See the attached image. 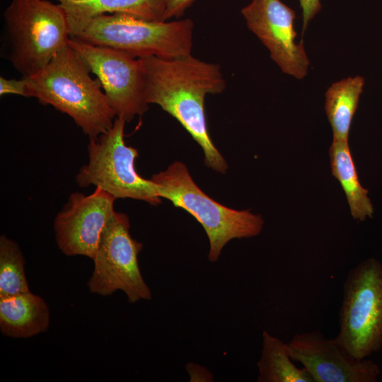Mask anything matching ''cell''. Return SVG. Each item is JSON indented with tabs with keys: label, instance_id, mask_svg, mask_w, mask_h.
Instances as JSON below:
<instances>
[{
	"label": "cell",
	"instance_id": "ffe728a7",
	"mask_svg": "<svg viewBox=\"0 0 382 382\" xmlns=\"http://www.w3.org/2000/svg\"><path fill=\"white\" fill-rule=\"evenodd\" d=\"M302 10L303 25L302 34L303 35L308 23L321 10L320 0H299Z\"/></svg>",
	"mask_w": 382,
	"mask_h": 382
},
{
	"label": "cell",
	"instance_id": "277c9868",
	"mask_svg": "<svg viewBox=\"0 0 382 382\" xmlns=\"http://www.w3.org/2000/svg\"><path fill=\"white\" fill-rule=\"evenodd\" d=\"M193 27L189 18L153 21L125 14H103L90 20L72 37L137 58L173 59L191 54Z\"/></svg>",
	"mask_w": 382,
	"mask_h": 382
},
{
	"label": "cell",
	"instance_id": "ac0fdd59",
	"mask_svg": "<svg viewBox=\"0 0 382 382\" xmlns=\"http://www.w3.org/2000/svg\"><path fill=\"white\" fill-rule=\"evenodd\" d=\"M25 258L16 242L0 236V299L29 291Z\"/></svg>",
	"mask_w": 382,
	"mask_h": 382
},
{
	"label": "cell",
	"instance_id": "e0dca14e",
	"mask_svg": "<svg viewBox=\"0 0 382 382\" xmlns=\"http://www.w3.org/2000/svg\"><path fill=\"white\" fill-rule=\"evenodd\" d=\"M287 344L267 330L262 333L261 357L257 362L259 382H313L308 371L292 361Z\"/></svg>",
	"mask_w": 382,
	"mask_h": 382
},
{
	"label": "cell",
	"instance_id": "5b68a950",
	"mask_svg": "<svg viewBox=\"0 0 382 382\" xmlns=\"http://www.w3.org/2000/svg\"><path fill=\"white\" fill-rule=\"evenodd\" d=\"M4 18L11 42L10 60L23 77L44 68L69 46V23L59 4L11 0Z\"/></svg>",
	"mask_w": 382,
	"mask_h": 382
},
{
	"label": "cell",
	"instance_id": "9c48e42d",
	"mask_svg": "<svg viewBox=\"0 0 382 382\" xmlns=\"http://www.w3.org/2000/svg\"><path fill=\"white\" fill-rule=\"evenodd\" d=\"M69 45L97 76L116 117L132 121L148 110L141 59L113 48L71 37Z\"/></svg>",
	"mask_w": 382,
	"mask_h": 382
},
{
	"label": "cell",
	"instance_id": "6da1fadb",
	"mask_svg": "<svg viewBox=\"0 0 382 382\" xmlns=\"http://www.w3.org/2000/svg\"><path fill=\"white\" fill-rule=\"evenodd\" d=\"M140 59L146 103L159 105L175 118L202 149L206 166L225 173L227 163L210 138L204 114L205 96L219 94L226 88L219 65L191 54Z\"/></svg>",
	"mask_w": 382,
	"mask_h": 382
},
{
	"label": "cell",
	"instance_id": "7c38bea8",
	"mask_svg": "<svg viewBox=\"0 0 382 382\" xmlns=\"http://www.w3.org/2000/svg\"><path fill=\"white\" fill-rule=\"evenodd\" d=\"M293 361L300 362L313 382H375L378 366L370 359H359L335 337L319 331L298 333L287 343Z\"/></svg>",
	"mask_w": 382,
	"mask_h": 382
},
{
	"label": "cell",
	"instance_id": "3957f363",
	"mask_svg": "<svg viewBox=\"0 0 382 382\" xmlns=\"http://www.w3.org/2000/svg\"><path fill=\"white\" fill-rule=\"evenodd\" d=\"M151 180L161 198L185 210L202 226L209 242L210 262L219 259L223 248L231 240L254 237L262 229L264 221L260 215L228 208L207 195L182 162L173 163Z\"/></svg>",
	"mask_w": 382,
	"mask_h": 382
},
{
	"label": "cell",
	"instance_id": "30bf717a",
	"mask_svg": "<svg viewBox=\"0 0 382 382\" xmlns=\"http://www.w3.org/2000/svg\"><path fill=\"white\" fill-rule=\"evenodd\" d=\"M248 29L267 48L281 70L297 79L308 73L303 43L296 42L295 11L280 0H252L241 10Z\"/></svg>",
	"mask_w": 382,
	"mask_h": 382
},
{
	"label": "cell",
	"instance_id": "d6986e66",
	"mask_svg": "<svg viewBox=\"0 0 382 382\" xmlns=\"http://www.w3.org/2000/svg\"><path fill=\"white\" fill-rule=\"evenodd\" d=\"M16 94L24 97H29L28 84L23 77L21 80L7 79L1 76L0 78V95Z\"/></svg>",
	"mask_w": 382,
	"mask_h": 382
},
{
	"label": "cell",
	"instance_id": "2e32d148",
	"mask_svg": "<svg viewBox=\"0 0 382 382\" xmlns=\"http://www.w3.org/2000/svg\"><path fill=\"white\" fill-rule=\"evenodd\" d=\"M362 76H349L332 83L325 92V110L333 139L348 141L354 115L363 91Z\"/></svg>",
	"mask_w": 382,
	"mask_h": 382
},
{
	"label": "cell",
	"instance_id": "8fae6325",
	"mask_svg": "<svg viewBox=\"0 0 382 382\" xmlns=\"http://www.w3.org/2000/svg\"><path fill=\"white\" fill-rule=\"evenodd\" d=\"M112 195L96 187L86 195L73 192L54 220L59 249L67 256L93 259L103 232L115 213Z\"/></svg>",
	"mask_w": 382,
	"mask_h": 382
},
{
	"label": "cell",
	"instance_id": "5bb4252c",
	"mask_svg": "<svg viewBox=\"0 0 382 382\" xmlns=\"http://www.w3.org/2000/svg\"><path fill=\"white\" fill-rule=\"evenodd\" d=\"M49 306L30 291L0 299V330L13 338H29L47 330Z\"/></svg>",
	"mask_w": 382,
	"mask_h": 382
},
{
	"label": "cell",
	"instance_id": "8992f818",
	"mask_svg": "<svg viewBox=\"0 0 382 382\" xmlns=\"http://www.w3.org/2000/svg\"><path fill=\"white\" fill-rule=\"evenodd\" d=\"M335 337L354 357L366 359L382 347V264L361 262L345 279Z\"/></svg>",
	"mask_w": 382,
	"mask_h": 382
},
{
	"label": "cell",
	"instance_id": "9a60e30c",
	"mask_svg": "<svg viewBox=\"0 0 382 382\" xmlns=\"http://www.w3.org/2000/svg\"><path fill=\"white\" fill-rule=\"evenodd\" d=\"M329 155L332 174L345 193L352 216L359 221L371 217L374 207L359 180L348 141L332 139Z\"/></svg>",
	"mask_w": 382,
	"mask_h": 382
},
{
	"label": "cell",
	"instance_id": "ba28073f",
	"mask_svg": "<svg viewBox=\"0 0 382 382\" xmlns=\"http://www.w3.org/2000/svg\"><path fill=\"white\" fill-rule=\"evenodd\" d=\"M129 227L128 216L115 212L103 232L87 285L91 293L102 296L122 291L134 303L151 300L152 294L138 262L143 244L131 236Z\"/></svg>",
	"mask_w": 382,
	"mask_h": 382
},
{
	"label": "cell",
	"instance_id": "44dd1931",
	"mask_svg": "<svg viewBox=\"0 0 382 382\" xmlns=\"http://www.w3.org/2000/svg\"><path fill=\"white\" fill-rule=\"evenodd\" d=\"M195 0H166L164 21L181 17Z\"/></svg>",
	"mask_w": 382,
	"mask_h": 382
},
{
	"label": "cell",
	"instance_id": "7a4b0ae2",
	"mask_svg": "<svg viewBox=\"0 0 382 382\" xmlns=\"http://www.w3.org/2000/svg\"><path fill=\"white\" fill-rule=\"evenodd\" d=\"M69 45L44 68L25 76L29 97L69 115L89 139L113 125L116 114L98 79Z\"/></svg>",
	"mask_w": 382,
	"mask_h": 382
},
{
	"label": "cell",
	"instance_id": "4fadbf2b",
	"mask_svg": "<svg viewBox=\"0 0 382 382\" xmlns=\"http://www.w3.org/2000/svg\"><path fill=\"white\" fill-rule=\"evenodd\" d=\"M64 10L71 37L103 14H125L153 21H165L166 0H57Z\"/></svg>",
	"mask_w": 382,
	"mask_h": 382
},
{
	"label": "cell",
	"instance_id": "52a82bcc",
	"mask_svg": "<svg viewBox=\"0 0 382 382\" xmlns=\"http://www.w3.org/2000/svg\"><path fill=\"white\" fill-rule=\"evenodd\" d=\"M125 120L116 117L112 127L97 139H89L88 162L76 175L80 187L95 185L116 199L142 200L152 205L161 202L155 184L135 169L137 149L124 139Z\"/></svg>",
	"mask_w": 382,
	"mask_h": 382
}]
</instances>
